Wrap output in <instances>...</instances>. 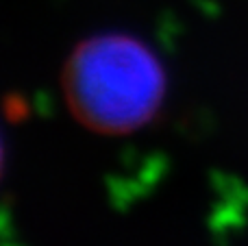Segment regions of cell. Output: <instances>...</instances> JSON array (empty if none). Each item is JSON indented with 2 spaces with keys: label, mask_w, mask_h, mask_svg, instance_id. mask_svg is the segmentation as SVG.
I'll return each instance as SVG.
<instances>
[{
  "label": "cell",
  "mask_w": 248,
  "mask_h": 246,
  "mask_svg": "<svg viewBox=\"0 0 248 246\" xmlns=\"http://www.w3.org/2000/svg\"><path fill=\"white\" fill-rule=\"evenodd\" d=\"M2 166H4V148H2V139H0V174H2Z\"/></svg>",
  "instance_id": "obj_2"
},
{
  "label": "cell",
  "mask_w": 248,
  "mask_h": 246,
  "mask_svg": "<svg viewBox=\"0 0 248 246\" xmlns=\"http://www.w3.org/2000/svg\"><path fill=\"white\" fill-rule=\"evenodd\" d=\"M61 90L72 116L103 135H128L157 118L168 78L159 57L128 33H98L70 52Z\"/></svg>",
  "instance_id": "obj_1"
}]
</instances>
